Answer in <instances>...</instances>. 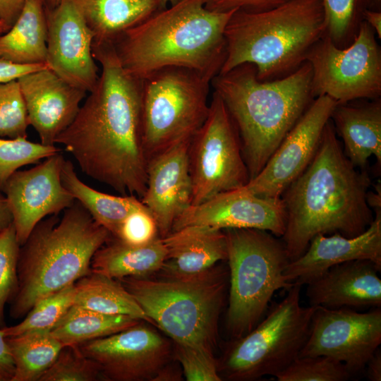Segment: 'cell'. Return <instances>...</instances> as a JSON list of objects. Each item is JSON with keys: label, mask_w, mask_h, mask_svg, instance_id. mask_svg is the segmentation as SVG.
<instances>
[{"label": "cell", "mask_w": 381, "mask_h": 381, "mask_svg": "<svg viewBox=\"0 0 381 381\" xmlns=\"http://www.w3.org/2000/svg\"><path fill=\"white\" fill-rule=\"evenodd\" d=\"M47 39L44 0H27L13 25L0 35V58L18 64H46Z\"/></svg>", "instance_id": "484cf974"}, {"label": "cell", "mask_w": 381, "mask_h": 381, "mask_svg": "<svg viewBox=\"0 0 381 381\" xmlns=\"http://www.w3.org/2000/svg\"><path fill=\"white\" fill-rule=\"evenodd\" d=\"M63 212L38 222L20 247L18 287L10 300L14 319L90 274L94 254L111 236L78 201Z\"/></svg>", "instance_id": "5b68a950"}, {"label": "cell", "mask_w": 381, "mask_h": 381, "mask_svg": "<svg viewBox=\"0 0 381 381\" xmlns=\"http://www.w3.org/2000/svg\"><path fill=\"white\" fill-rule=\"evenodd\" d=\"M27 0H0V21L8 30L18 17Z\"/></svg>", "instance_id": "ee69618b"}, {"label": "cell", "mask_w": 381, "mask_h": 381, "mask_svg": "<svg viewBox=\"0 0 381 381\" xmlns=\"http://www.w3.org/2000/svg\"><path fill=\"white\" fill-rule=\"evenodd\" d=\"M75 294V284H73L38 301L20 322L1 327L4 336L51 331L73 305Z\"/></svg>", "instance_id": "1f68e13d"}, {"label": "cell", "mask_w": 381, "mask_h": 381, "mask_svg": "<svg viewBox=\"0 0 381 381\" xmlns=\"http://www.w3.org/2000/svg\"><path fill=\"white\" fill-rule=\"evenodd\" d=\"M224 231L230 284L226 325L238 339L262 320L274 293L294 282L283 275L290 260L282 239L255 229Z\"/></svg>", "instance_id": "ba28073f"}, {"label": "cell", "mask_w": 381, "mask_h": 381, "mask_svg": "<svg viewBox=\"0 0 381 381\" xmlns=\"http://www.w3.org/2000/svg\"><path fill=\"white\" fill-rule=\"evenodd\" d=\"M13 224L0 232V325H3L6 304L18 287V262L20 250Z\"/></svg>", "instance_id": "74e56055"}, {"label": "cell", "mask_w": 381, "mask_h": 381, "mask_svg": "<svg viewBox=\"0 0 381 381\" xmlns=\"http://www.w3.org/2000/svg\"><path fill=\"white\" fill-rule=\"evenodd\" d=\"M289 0H206L205 7L216 12L242 10L259 12L275 8Z\"/></svg>", "instance_id": "60d3db41"}, {"label": "cell", "mask_w": 381, "mask_h": 381, "mask_svg": "<svg viewBox=\"0 0 381 381\" xmlns=\"http://www.w3.org/2000/svg\"><path fill=\"white\" fill-rule=\"evenodd\" d=\"M13 373L14 365L6 337L0 328V381H11Z\"/></svg>", "instance_id": "7bdbcfd3"}, {"label": "cell", "mask_w": 381, "mask_h": 381, "mask_svg": "<svg viewBox=\"0 0 381 381\" xmlns=\"http://www.w3.org/2000/svg\"><path fill=\"white\" fill-rule=\"evenodd\" d=\"M95 42H114L164 7L158 0H74Z\"/></svg>", "instance_id": "4316f807"}, {"label": "cell", "mask_w": 381, "mask_h": 381, "mask_svg": "<svg viewBox=\"0 0 381 381\" xmlns=\"http://www.w3.org/2000/svg\"><path fill=\"white\" fill-rule=\"evenodd\" d=\"M60 152L55 145L34 143L27 138L5 139L0 137V188L20 168L38 163Z\"/></svg>", "instance_id": "836d02e7"}, {"label": "cell", "mask_w": 381, "mask_h": 381, "mask_svg": "<svg viewBox=\"0 0 381 381\" xmlns=\"http://www.w3.org/2000/svg\"><path fill=\"white\" fill-rule=\"evenodd\" d=\"M92 54L100 64V75L55 144L64 146L85 175L121 195L141 199L147 181L141 80L125 71L112 42L93 41Z\"/></svg>", "instance_id": "6da1fadb"}, {"label": "cell", "mask_w": 381, "mask_h": 381, "mask_svg": "<svg viewBox=\"0 0 381 381\" xmlns=\"http://www.w3.org/2000/svg\"><path fill=\"white\" fill-rule=\"evenodd\" d=\"M30 126L18 80L0 83V137L27 138Z\"/></svg>", "instance_id": "8d00e7d4"}, {"label": "cell", "mask_w": 381, "mask_h": 381, "mask_svg": "<svg viewBox=\"0 0 381 381\" xmlns=\"http://www.w3.org/2000/svg\"><path fill=\"white\" fill-rule=\"evenodd\" d=\"M351 377L344 363L324 356L298 357L275 376L278 381H345Z\"/></svg>", "instance_id": "e575fe53"}, {"label": "cell", "mask_w": 381, "mask_h": 381, "mask_svg": "<svg viewBox=\"0 0 381 381\" xmlns=\"http://www.w3.org/2000/svg\"><path fill=\"white\" fill-rule=\"evenodd\" d=\"M8 30V28L6 27V25L0 21V35L4 32H6Z\"/></svg>", "instance_id": "816d5d0a"}, {"label": "cell", "mask_w": 381, "mask_h": 381, "mask_svg": "<svg viewBox=\"0 0 381 381\" xmlns=\"http://www.w3.org/2000/svg\"><path fill=\"white\" fill-rule=\"evenodd\" d=\"M373 28L363 20L353 42L346 48L323 36L308 52L314 98L327 95L337 103L381 95V50Z\"/></svg>", "instance_id": "7c38bea8"}, {"label": "cell", "mask_w": 381, "mask_h": 381, "mask_svg": "<svg viewBox=\"0 0 381 381\" xmlns=\"http://www.w3.org/2000/svg\"><path fill=\"white\" fill-rule=\"evenodd\" d=\"M45 10L48 68L71 85L90 92L99 78L93 33L74 0H62Z\"/></svg>", "instance_id": "e0dca14e"}, {"label": "cell", "mask_w": 381, "mask_h": 381, "mask_svg": "<svg viewBox=\"0 0 381 381\" xmlns=\"http://www.w3.org/2000/svg\"><path fill=\"white\" fill-rule=\"evenodd\" d=\"M157 237L160 236L157 222L145 205L131 213L114 236L131 245L147 244Z\"/></svg>", "instance_id": "ab89813d"}, {"label": "cell", "mask_w": 381, "mask_h": 381, "mask_svg": "<svg viewBox=\"0 0 381 381\" xmlns=\"http://www.w3.org/2000/svg\"><path fill=\"white\" fill-rule=\"evenodd\" d=\"M102 380L94 361L78 346H65L39 381H96Z\"/></svg>", "instance_id": "d590c367"}, {"label": "cell", "mask_w": 381, "mask_h": 381, "mask_svg": "<svg viewBox=\"0 0 381 381\" xmlns=\"http://www.w3.org/2000/svg\"><path fill=\"white\" fill-rule=\"evenodd\" d=\"M140 320L128 315L104 314L73 305L50 332L64 346H78L130 328Z\"/></svg>", "instance_id": "f546056e"}, {"label": "cell", "mask_w": 381, "mask_h": 381, "mask_svg": "<svg viewBox=\"0 0 381 381\" xmlns=\"http://www.w3.org/2000/svg\"><path fill=\"white\" fill-rule=\"evenodd\" d=\"M365 8L381 11V0H365Z\"/></svg>", "instance_id": "c3c4849f"}, {"label": "cell", "mask_w": 381, "mask_h": 381, "mask_svg": "<svg viewBox=\"0 0 381 381\" xmlns=\"http://www.w3.org/2000/svg\"><path fill=\"white\" fill-rule=\"evenodd\" d=\"M363 20H365L375 31L376 37L381 38V11H373L365 8L363 11Z\"/></svg>", "instance_id": "7dc6e473"}, {"label": "cell", "mask_w": 381, "mask_h": 381, "mask_svg": "<svg viewBox=\"0 0 381 381\" xmlns=\"http://www.w3.org/2000/svg\"><path fill=\"white\" fill-rule=\"evenodd\" d=\"M162 280L124 277L119 281L152 323L176 344L212 351L224 305L229 271L222 267Z\"/></svg>", "instance_id": "52a82bcc"}, {"label": "cell", "mask_w": 381, "mask_h": 381, "mask_svg": "<svg viewBox=\"0 0 381 381\" xmlns=\"http://www.w3.org/2000/svg\"><path fill=\"white\" fill-rule=\"evenodd\" d=\"M301 286L294 282L264 319L231 344L222 365L226 377L250 380L275 377L298 357L315 308L301 306Z\"/></svg>", "instance_id": "30bf717a"}, {"label": "cell", "mask_w": 381, "mask_h": 381, "mask_svg": "<svg viewBox=\"0 0 381 381\" xmlns=\"http://www.w3.org/2000/svg\"><path fill=\"white\" fill-rule=\"evenodd\" d=\"M176 357L188 381H220L212 351L176 345Z\"/></svg>", "instance_id": "f35d334b"}, {"label": "cell", "mask_w": 381, "mask_h": 381, "mask_svg": "<svg viewBox=\"0 0 381 381\" xmlns=\"http://www.w3.org/2000/svg\"><path fill=\"white\" fill-rule=\"evenodd\" d=\"M322 2L326 35L337 47H347L353 42L363 20L365 0H322Z\"/></svg>", "instance_id": "d6a6232c"}, {"label": "cell", "mask_w": 381, "mask_h": 381, "mask_svg": "<svg viewBox=\"0 0 381 381\" xmlns=\"http://www.w3.org/2000/svg\"><path fill=\"white\" fill-rule=\"evenodd\" d=\"M205 1L179 0L119 36L113 44L125 71L139 80L168 67L217 75L226 57L225 27L236 10L212 11Z\"/></svg>", "instance_id": "3957f363"}, {"label": "cell", "mask_w": 381, "mask_h": 381, "mask_svg": "<svg viewBox=\"0 0 381 381\" xmlns=\"http://www.w3.org/2000/svg\"><path fill=\"white\" fill-rule=\"evenodd\" d=\"M370 184L367 171L346 156L329 119L312 161L281 197L286 217L282 240L290 261L318 234L353 237L365 231L374 219Z\"/></svg>", "instance_id": "7a4b0ae2"}, {"label": "cell", "mask_w": 381, "mask_h": 381, "mask_svg": "<svg viewBox=\"0 0 381 381\" xmlns=\"http://www.w3.org/2000/svg\"><path fill=\"white\" fill-rule=\"evenodd\" d=\"M13 223V217L6 198L0 188V232Z\"/></svg>", "instance_id": "bcb514c9"}, {"label": "cell", "mask_w": 381, "mask_h": 381, "mask_svg": "<svg viewBox=\"0 0 381 381\" xmlns=\"http://www.w3.org/2000/svg\"><path fill=\"white\" fill-rule=\"evenodd\" d=\"M64 186L92 218L115 236L125 219L144 206L135 195H112L102 193L82 181L73 163L64 159L61 171Z\"/></svg>", "instance_id": "83f0119b"}, {"label": "cell", "mask_w": 381, "mask_h": 381, "mask_svg": "<svg viewBox=\"0 0 381 381\" xmlns=\"http://www.w3.org/2000/svg\"><path fill=\"white\" fill-rule=\"evenodd\" d=\"M6 341L14 365L11 381H39L64 347L50 331L6 337Z\"/></svg>", "instance_id": "4dcf8cb0"}, {"label": "cell", "mask_w": 381, "mask_h": 381, "mask_svg": "<svg viewBox=\"0 0 381 381\" xmlns=\"http://www.w3.org/2000/svg\"><path fill=\"white\" fill-rule=\"evenodd\" d=\"M188 154L193 188L190 205L239 189L250 180L238 131L215 92L205 121L190 141Z\"/></svg>", "instance_id": "8fae6325"}, {"label": "cell", "mask_w": 381, "mask_h": 381, "mask_svg": "<svg viewBox=\"0 0 381 381\" xmlns=\"http://www.w3.org/2000/svg\"><path fill=\"white\" fill-rule=\"evenodd\" d=\"M312 68L305 61L289 75L262 81L254 64H241L218 73L211 86L225 104L236 128L250 180L315 99Z\"/></svg>", "instance_id": "277c9868"}, {"label": "cell", "mask_w": 381, "mask_h": 381, "mask_svg": "<svg viewBox=\"0 0 381 381\" xmlns=\"http://www.w3.org/2000/svg\"><path fill=\"white\" fill-rule=\"evenodd\" d=\"M337 102L327 95L313 99L261 171L240 189L262 198H281L314 157Z\"/></svg>", "instance_id": "5bb4252c"}, {"label": "cell", "mask_w": 381, "mask_h": 381, "mask_svg": "<svg viewBox=\"0 0 381 381\" xmlns=\"http://www.w3.org/2000/svg\"><path fill=\"white\" fill-rule=\"evenodd\" d=\"M381 344V309L360 313L350 308L315 307L298 357L324 356L361 372Z\"/></svg>", "instance_id": "4fadbf2b"}, {"label": "cell", "mask_w": 381, "mask_h": 381, "mask_svg": "<svg viewBox=\"0 0 381 381\" xmlns=\"http://www.w3.org/2000/svg\"><path fill=\"white\" fill-rule=\"evenodd\" d=\"M381 267L368 260H355L330 267L307 284L309 306L340 308L381 306Z\"/></svg>", "instance_id": "7402d4cb"}, {"label": "cell", "mask_w": 381, "mask_h": 381, "mask_svg": "<svg viewBox=\"0 0 381 381\" xmlns=\"http://www.w3.org/2000/svg\"><path fill=\"white\" fill-rule=\"evenodd\" d=\"M47 67L46 64H18L0 58V83L18 80L24 75Z\"/></svg>", "instance_id": "b9f144b4"}, {"label": "cell", "mask_w": 381, "mask_h": 381, "mask_svg": "<svg viewBox=\"0 0 381 381\" xmlns=\"http://www.w3.org/2000/svg\"><path fill=\"white\" fill-rule=\"evenodd\" d=\"M141 132L151 159L190 140L205 121L211 79L195 71L168 67L141 79Z\"/></svg>", "instance_id": "9c48e42d"}, {"label": "cell", "mask_w": 381, "mask_h": 381, "mask_svg": "<svg viewBox=\"0 0 381 381\" xmlns=\"http://www.w3.org/2000/svg\"><path fill=\"white\" fill-rule=\"evenodd\" d=\"M286 220L282 198L259 197L239 188L190 205L176 219L171 231L187 226L199 225L222 230L255 229L282 237L285 231Z\"/></svg>", "instance_id": "ac0fdd59"}, {"label": "cell", "mask_w": 381, "mask_h": 381, "mask_svg": "<svg viewBox=\"0 0 381 381\" xmlns=\"http://www.w3.org/2000/svg\"><path fill=\"white\" fill-rule=\"evenodd\" d=\"M78 346L95 363L102 380L111 381L153 380L170 353L169 343L140 323Z\"/></svg>", "instance_id": "9a60e30c"}, {"label": "cell", "mask_w": 381, "mask_h": 381, "mask_svg": "<svg viewBox=\"0 0 381 381\" xmlns=\"http://www.w3.org/2000/svg\"><path fill=\"white\" fill-rule=\"evenodd\" d=\"M326 32L322 0H289L259 12L236 10L225 27L226 57L219 73L250 63L260 80L286 77Z\"/></svg>", "instance_id": "8992f818"}, {"label": "cell", "mask_w": 381, "mask_h": 381, "mask_svg": "<svg viewBox=\"0 0 381 381\" xmlns=\"http://www.w3.org/2000/svg\"><path fill=\"white\" fill-rule=\"evenodd\" d=\"M75 289L73 305L151 322L134 297L116 279L91 272L75 283Z\"/></svg>", "instance_id": "f1b7e54d"}, {"label": "cell", "mask_w": 381, "mask_h": 381, "mask_svg": "<svg viewBox=\"0 0 381 381\" xmlns=\"http://www.w3.org/2000/svg\"><path fill=\"white\" fill-rule=\"evenodd\" d=\"M375 212L369 226L356 236L339 233L314 236L304 253L286 265L285 280L307 285L330 267L355 260H368L381 267V209Z\"/></svg>", "instance_id": "44dd1931"}, {"label": "cell", "mask_w": 381, "mask_h": 381, "mask_svg": "<svg viewBox=\"0 0 381 381\" xmlns=\"http://www.w3.org/2000/svg\"><path fill=\"white\" fill-rule=\"evenodd\" d=\"M164 7L177 2L179 0H158Z\"/></svg>", "instance_id": "f907efd6"}, {"label": "cell", "mask_w": 381, "mask_h": 381, "mask_svg": "<svg viewBox=\"0 0 381 381\" xmlns=\"http://www.w3.org/2000/svg\"><path fill=\"white\" fill-rule=\"evenodd\" d=\"M167 249L161 237L145 245H131L111 238L94 254L91 272L113 279L144 278L162 270Z\"/></svg>", "instance_id": "d4e9b609"}, {"label": "cell", "mask_w": 381, "mask_h": 381, "mask_svg": "<svg viewBox=\"0 0 381 381\" xmlns=\"http://www.w3.org/2000/svg\"><path fill=\"white\" fill-rule=\"evenodd\" d=\"M190 140L147 162V188L140 200L155 218L161 238L171 231L176 219L191 205L193 188L188 154Z\"/></svg>", "instance_id": "ffe728a7"}, {"label": "cell", "mask_w": 381, "mask_h": 381, "mask_svg": "<svg viewBox=\"0 0 381 381\" xmlns=\"http://www.w3.org/2000/svg\"><path fill=\"white\" fill-rule=\"evenodd\" d=\"M64 159L59 152L31 169L16 171L4 186L20 246L42 219L59 214L75 201L61 181Z\"/></svg>", "instance_id": "2e32d148"}, {"label": "cell", "mask_w": 381, "mask_h": 381, "mask_svg": "<svg viewBox=\"0 0 381 381\" xmlns=\"http://www.w3.org/2000/svg\"><path fill=\"white\" fill-rule=\"evenodd\" d=\"M365 367H367L366 377L369 380H381V351L380 348L368 360Z\"/></svg>", "instance_id": "f6af8a7d"}, {"label": "cell", "mask_w": 381, "mask_h": 381, "mask_svg": "<svg viewBox=\"0 0 381 381\" xmlns=\"http://www.w3.org/2000/svg\"><path fill=\"white\" fill-rule=\"evenodd\" d=\"M18 81L29 124L42 144L54 145L75 119L87 92L68 83L48 67L24 75Z\"/></svg>", "instance_id": "d6986e66"}, {"label": "cell", "mask_w": 381, "mask_h": 381, "mask_svg": "<svg viewBox=\"0 0 381 381\" xmlns=\"http://www.w3.org/2000/svg\"><path fill=\"white\" fill-rule=\"evenodd\" d=\"M330 119L343 140L346 156L356 167L365 169L372 155L380 165V98L337 103Z\"/></svg>", "instance_id": "603a6c76"}, {"label": "cell", "mask_w": 381, "mask_h": 381, "mask_svg": "<svg viewBox=\"0 0 381 381\" xmlns=\"http://www.w3.org/2000/svg\"><path fill=\"white\" fill-rule=\"evenodd\" d=\"M62 0H44L45 8L50 9L58 5Z\"/></svg>", "instance_id": "681fc988"}, {"label": "cell", "mask_w": 381, "mask_h": 381, "mask_svg": "<svg viewBox=\"0 0 381 381\" xmlns=\"http://www.w3.org/2000/svg\"><path fill=\"white\" fill-rule=\"evenodd\" d=\"M167 258L162 270L167 275H192L205 272L227 258L224 230L207 226H187L162 238Z\"/></svg>", "instance_id": "cb8c5ba5"}]
</instances>
